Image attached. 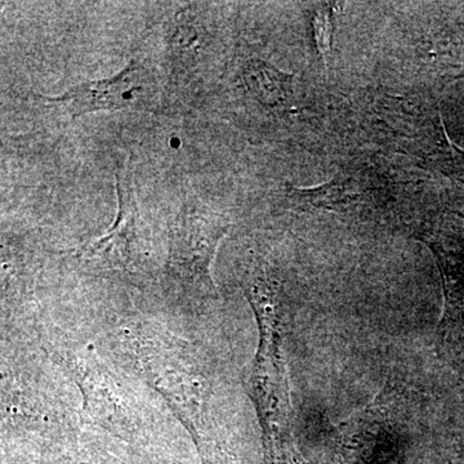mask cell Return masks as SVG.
I'll use <instances>...</instances> for the list:
<instances>
[{"mask_svg": "<svg viewBox=\"0 0 464 464\" xmlns=\"http://www.w3.org/2000/svg\"><path fill=\"white\" fill-rule=\"evenodd\" d=\"M243 79L253 99L267 108H282L292 99L295 76L267 61L249 60L244 66Z\"/></svg>", "mask_w": 464, "mask_h": 464, "instance_id": "obj_7", "label": "cell"}, {"mask_svg": "<svg viewBox=\"0 0 464 464\" xmlns=\"http://www.w3.org/2000/svg\"><path fill=\"white\" fill-rule=\"evenodd\" d=\"M314 39L317 51L325 66L329 65L332 52L333 23L331 5H325L317 9L313 20Z\"/></svg>", "mask_w": 464, "mask_h": 464, "instance_id": "obj_9", "label": "cell"}, {"mask_svg": "<svg viewBox=\"0 0 464 464\" xmlns=\"http://www.w3.org/2000/svg\"><path fill=\"white\" fill-rule=\"evenodd\" d=\"M246 295L255 310L259 329L249 390L264 430L266 448L274 464H295L290 436L292 406L280 348L276 286L271 280L256 277L246 284Z\"/></svg>", "mask_w": 464, "mask_h": 464, "instance_id": "obj_1", "label": "cell"}, {"mask_svg": "<svg viewBox=\"0 0 464 464\" xmlns=\"http://www.w3.org/2000/svg\"><path fill=\"white\" fill-rule=\"evenodd\" d=\"M203 47L201 29L197 26L188 12H179L170 36V52L176 65H191L199 58Z\"/></svg>", "mask_w": 464, "mask_h": 464, "instance_id": "obj_8", "label": "cell"}, {"mask_svg": "<svg viewBox=\"0 0 464 464\" xmlns=\"http://www.w3.org/2000/svg\"><path fill=\"white\" fill-rule=\"evenodd\" d=\"M231 225L224 217L199 204L188 203L170 228L168 270L183 288L195 293H216L213 259Z\"/></svg>", "mask_w": 464, "mask_h": 464, "instance_id": "obj_3", "label": "cell"}, {"mask_svg": "<svg viewBox=\"0 0 464 464\" xmlns=\"http://www.w3.org/2000/svg\"><path fill=\"white\" fill-rule=\"evenodd\" d=\"M141 66L130 61L121 72L111 78L88 81L74 85L56 97L41 96L45 102L63 106L72 119L92 112L116 111L132 108L140 100Z\"/></svg>", "mask_w": 464, "mask_h": 464, "instance_id": "obj_4", "label": "cell"}, {"mask_svg": "<svg viewBox=\"0 0 464 464\" xmlns=\"http://www.w3.org/2000/svg\"><path fill=\"white\" fill-rule=\"evenodd\" d=\"M118 213L111 227L105 235L92 241L81 250L85 258L103 257L110 261L130 264L134 252L140 249V213L134 195L132 173L128 170L127 161L118 163L115 172Z\"/></svg>", "mask_w": 464, "mask_h": 464, "instance_id": "obj_5", "label": "cell"}, {"mask_svg": "<svg viewBox=\"0 0 464 464\" xmlns=\"http://www.w3.org/2000/svg\"><path fill=\"white\" fill-rule=\"evenodd\" d=\"M371 190L374 188L368 174L356 169L341 170L331 181L314 188L286 186V195L293 203L326 210L347 209L366 203L371 198Z\"/></svg>", "mask_w": 464, "mask_h": 464, "instance_id": "obj_6", "label": "cell"}, {"mask_svg": "<svg viewBox=\"0 0 464 464\" xmlns=\"http://www.w3.org/2000/svg\"><path fill=\"white\" fill-rule=\"evenodd\" d=\"M139 353L155 389L198 438L206 422L200 362L188 347L161 337L142 338Z\"/></svg>", "mask_w": 464, "mask_h": 464, "instance_id": "obj_2", "label": "cell"}]
</instances>
